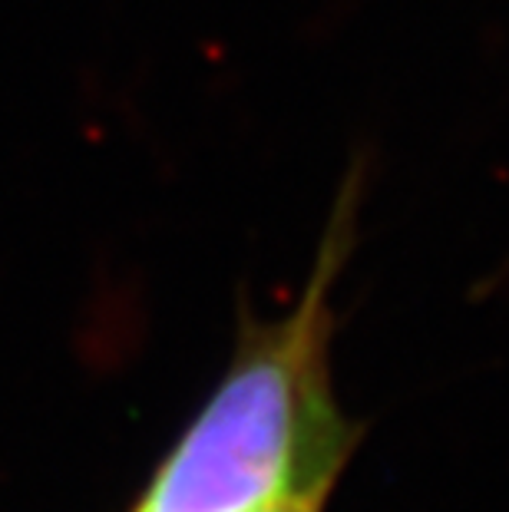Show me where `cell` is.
Wrapping results in <instances>:
<instances>
[{"mask_svg":"<svg viewBox=\"0 0 509 512\" xmlns=\"http://www.w3.org/2000/svg\"><path fill=\"white\" fill-rule=\"evenodd\" d=\"M258 512H324V499H308V503H285V506L258 509Z\"/></svg>","mask_w":509,"mask_h":512,"instance_id":"7a4b0ae2","label":"cell"},{"mask_svg":"<svg viewBox=\"0 0 509 512\" xmlns=\"http://www.w3.org/2000/svg\"><path fill=\"white\" fill-rule=\"evenodd\" d=\"M367 159L334 192L314 268L281 318L242 311L229 367L189 430L162 456L133 512H258L328 503L354 430L331 384V291L361 228Z\"/></svg>","mask_w":509,"mask_h":512,"instance_id":"6da1fadb","label":"cell"}]
</instances>
